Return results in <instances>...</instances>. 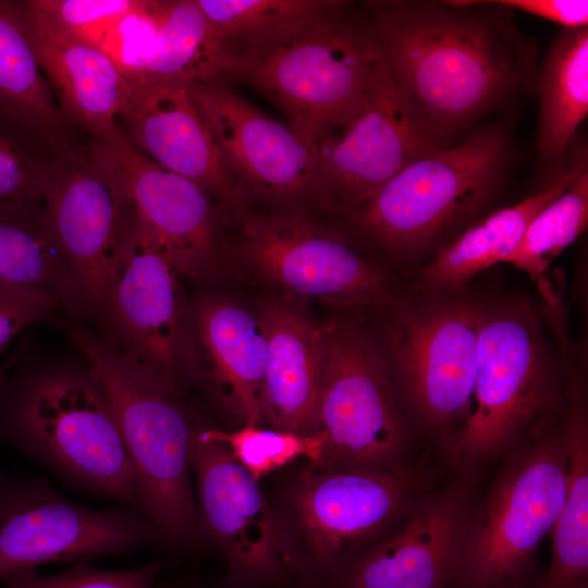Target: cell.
<instances>
[{
  "label": "cell",
  "instance_id": "cell-1",
  "mask_svg": "<svg viewBox=\"0 0 588 588\" xmlns=\"http://www.w3.org/2000/svg\"><path fill=\"white\" fill-rule=\"evenodd\" d=\"M369 34L422 136L437 148L537 87V46L490 0L373 1Z\"/></svg>",
  "mask_w": 588,
  "mask_h": 588
},
{
  "label": "cell",
  "instance_id": "cell-2",
  "mask_svg": "<svg viewBox=\"0 0 588 588\" xmlns=\"http://www.w3.org/2000/svg\"><path fill=\"white\" fill-rule=\"evenodd\" d=\"M343 1L335 10L248 46L230 57L219 76L256 88L318 146L365 103L378 49L365 19Z\"/></svg>",
  "mask_w": 588,
  "mask_h": 588
},
{
  "label": "cell",
  "instance_id": "cell-3",
  "mask_svg": "<svg viewBox=\"0 0 588 588\" xmlns=\"http://www.w3.org/2000/svg\"><path fill=\"white\" fill-rule=\"evenodd\" d=\"M0 440L64 481L144 515L113 414L87 369L5 375Z\"/></svg>",
  "mask_w": 588,
  "mask_h": 588
},
{
  "label": "cell",
  "instance_id": "cell-4",
  "mask_svg": "<svg viewBox=\"0 0 588 588\" xmlns=\"http://www.w3.org/2000/svg\"><path fill=\"white\" fill-rule=\"evenodd\" d=\"M510 152L504 126H482L460 145L413 161L347 212L393 257L434 255L479 219L504 181Z\"/></svg>",
  "mask_w": 588,
  "mask_h": 588
},
{
  "label": "cell",
  "instance_id": "cell-5",
  "mask_svg": "<svg viewBox=\"0 0 588 588\" xmlns=\"http://www.w3.org/2000/svg\"><path fill=\"white\" fill-rule=\"evenodd\" d=\"M69 333L113 414L144 515L166 542L188 543L197 528L191 481L195 425L180 393L90 331Z\"/></svg>",
  "mask_w": 588,
  "mask_h": 588
},
{
  "label": "cell",
  "instance_id": "cell-6",
  "mask_svg": "<svg viewBox=\"0 0 588 588\" xmlns=\"http://www.w3.org/2000/svg\"><path fill=\"white\" fill-rule=\"evenodd\" d=\"M413 476L390 469L307 466L273 511L290 572L335 580L346 565L404 513Z\"/></svg>",
  "mask_w": 588,
  "mask_h": 588
},
{
  "label": "cell",
  "instance_id": "cell-7",
  "mask_svg": "<svg viewBox=\"0 0 588 588\" xmlns=\"http://www.w3.org/2000/svg\"><path fill=\"white\" fill-rule=\"evenodd\" d=\"M551 367L539 321L527 303L481 304L473 408L453 437L458 461L507 446L549 401Z\"/></svg>",
  "mask_w": 588,
  "mask_h": 588
},
{
  "label": "cell",
  "instance_id": "cell-8",
  "mask_svg": "<svg viewBox=\"0 0 588 588\" xmlns=\"http://www.w3.org/2000/svg\"><path fill=\"white\" fill-rule=\"evenodd\" d=\"M565 430L516 461L468 519L453 588H514L559 516L566 492Z\"/></svg>",
  "mask_w": 588,
  "mask_h": 588
},
{
  "label": "cell",
  "instance_id": "cell-9",
  "mask_svg": "<svg viewBox=\"0 0 588 588\" xmlns=\"http://www.w3.org/2000/svg\"><path fill=\"white\" fill-rule=\"evenodd\" d=\"M166 542L127 507L90 509L45 479L0 474V580L49 563L88 562Z\"/></svg>",
  "mask_w": 588,
  "mask_h": 588
},
{
  "label": "cell",
  "instance_id": "cell-10",
  "mask_svg": "<svg viewBox=\"0 0 588 588\" xmlns=\"http://www.w3.org/2000/svg\"><path fill=\"white\" fill-rule=\"evenodd\" d=\"M387 359L365 335L331 322L322 360L317 432L324 446L317 469L399 466L406 427Z\"/></svg>",
  "mask_w": 588,
  "mask_h": 588
},
{
  "label": "cell",
  "instance_id": "cell-11",
  "mask_svg": "<svg viewBox=\"0 0 588 588\" xmlns=\"http://www.w3.org/2000/svg\"><path fill=\"white\" fill-rule=\"evenodd\" d=\"M42 213L65 259L74 306L102 309L133 209L121 184L90 146L50 163Z\"/></svg>",
  "mask_w": 588,
  "mask_h": 588
},
{
  "label": "cell",
  "instance_id": "cell-12",
  "mask_svg": "<svg viewBox=\"0 0 588 588\" xmlns=\"http://www.w3.org/2000/svg\"><path fill=\"white\" fill-rule=\"evenodd\" d=\"M480 315L477 302L434 299L405 307L391 329L390 358L403 392L436 430L463 425L471 412Z\"/></svg>",
  "mask_w": 588,
  "mask_h": 588
},
{
  "label": "cell",
  "instance_id": "cell-13",
  "mask_svg": "<svg viewBox=\"0 0 588 588\" xmlns=\"http://www.w3.org/2000/svg\"><path fill=\"white\" fill-rule=\"evenodd\" d=\"M101 310L135 364L177 393L195 377L193 321L180 274L134 216Z\"/></svg>",
  "mask_w": 588,
  "mask_h": 588
},
{
  "label": "cell",
  "instance_id": "cell-14",
  "mask_svg": "<svg viewBox=\"0 0 588 588\" xmlns=\"http://www.w3.org/2000/svg\"><path fill=\"white\" fill-rule=\"evenodd\" d=\"M189 93L244 201L324 200L315 144L265 114L220 76L191 82Z\"/></svg>",
  "mask_w": 588,
  "mask_h": 588
},
{
  "label": "cell",
  "instance_id": "cell-15",
  "mask_svg": "<svg viewBox=\"0 0 588 588\" xmlns=\"http://www.w3.org/2000/svg\"><path fill=\"white\" fill-rule=\"evenodd\" d=\"M244 257L267 281L293 295L336 306H369L389 298L383 270L338 234L294 213L247 217Z\"/></svg>",
  "mask_w": 588,
  "mask_h": 588
},
{
  "label": "cell",
  "instance_id": "cell-16",
  "mask_svg": "<svg viewBox=\"0 0 588 588\" xmlns=\"http://www.w3.org/2000/svg\"><path fill=\"white\" fill-rule=\"evenodd\" d=\"M437 150L417 128L378 51L364 106L317 146L323 199L348 211Z\"/></svg>",
  "mask_w": 588,
  "mask_h": 588
},
{
  "label": "cell",
  "instance_id": "cell-17",
  "mask_svg": "<svg viewBox=\"0 0 588 588\" xmlns=\"http://www.w3.org/2000/svg\"><path fill=\"white\" fill-rule=\"evenodd\" d=\"M191 465L204 531L223 552L230 577L259 585L284 583L289 568L279 526L256 480L221 442L195 426Z\"/></svg>",
  "mask_w": 588,
  "mask_h": 588
},
{
  "label": "cell",
  "instance_id": "cell-18",
  "mask_svg": "<svg viewBox=\"0 0 588 588\" xmlns=\"http://www.w3.org/2000/svg\"><path fill=\"white\" fill-rule=\"evenodd\" d=\"M91 147L121 184L136 224L180 277L215 275L219 235L213 199L194 182L155 163L128 139L120 145L97 140Z\"/></svg>",
  "mask_w": 588,
  "mask_h": 588
},
{
  "label": "cell",
  "instance_id": "cell-19",
  "mask_svg": "<svg viewBox=\"0 0 588 588\" xmlns=\"http://www.w3.org/2000/svg\"><path fill=\"white\" fill-rule=\"evenodd\" d=\"M119 119L126 124L135 148L155 163L194 182L222 206L238 209L244 205L192 99L189 83L130 81Z\"/></svg>",
  "mask_w": 588,
  "mask_h": 588
},
{
  "label": "cell",
  "instance_id": "cell-20",
  "mask_svg": "<svg viewBox=\"0 0 588 588\" xmlns=\"http://www.w3.org/2000/svg\"><path fill=\"white\" fill-rule=\"evenodd\" d=\"M397 528L340 573L341 588H446L461 560L468 515L460 493L414 506Z\"/></svg>",
  "mask_w": 588,
  "mask_h": 588
},
{
  "label": "cell",
  "instance_id": "cell-21",
  "mask_svg": "<svg viewBox=\"0 0 588 588\" xmlns=\"http://www.w3.org/2000/svg\"><path fill=\"white\" fill-rule=\"evenodd\" d=\"M39 65L62 110L98 142L120 145L127 138L118 119L130 94V81L101 48L69 37L16 1Z\"/></svg>",
  "mask_w": 588,
  "mask_h": 588
},
{
  "label": "cell",
  "instance_id": "cell-22",
  "mask_svg": "<svg viewBox=\"0 0 588 588\" xmlns=\"http://www.w3.org/2000/svg\"><path fill=\"white\" fill-rule=\"evenodd\" d=\"M192 321L195 377L245 425L260 426L268 358V335L261 316L211 297L197 304Z\"/></svg>",
  "mask_w": 588,
  "mask_h": 588
},
{
  "label": "cell",
  "instance_id": "cell-23",
  "mask_svg": "<svg viewBox=\"0 0 588 588\" xmlns=\"http://www.w3.org/2000/svg\"><path fill=\"white\" fill-rule=\"evenodd\" d=\"M259 315L268 335L261 390L262 420L273 429L317 432L318 400L327 333L292 306L273 303Z\"/></svg>",
  "mask_w": 588,
  "mask_h": 588
},
{
  "label": "cell",
  "instance_id": "cell-24",
  "mask_svg": "<svg viewBox=\"0 0 588 588\" xmlns=\"http://www.w3.org/2000/svg\"><path fill=\"white\" fill-rule=\"evenodd\" d=\"M585 168H588L587 155L581 151L541 191L471 223L420 269L422 283L438 292L458 290L478 272L503 262L531 220Z\"/></svg>",
  "mask_w": 588,
  "mask_h": 588
},
{
  "label": "cell",
  "instance_id": "cell-25",
  "mask_svg": "<svg viewBox=\"0 0 588 588\" xmlns=\"http://www.w3.org/2000/svg\"><path fill=\"white\" fill-rule=\"evenodd\" d=\"M137 48L120 65L127 79L191 83L219 76L220 56L196 0L148 1Z\"/></svg>",
  "mask_w": 588,
  "mask_h": 588
},
{
  "label": "cell",
  "instance_id": "cell-26",
  "mask_svg": "<svg viewBox=\"0 0 588 588\" xmlns=\"http://www.w3.org/2000/svg\"><path fill=\"white\" fill-rule=\"evenodd\" d=\"M0 120L25 134L58 142L60 112L19 13L0 0Z\"/></svg>",
  "mask_w": 588,
  "mask_h": 588
},
{
  "label": "cell",
  "instance_id": "cell-27",
  "mask_svg": "<svg viewBox=\"0 0 588 588\" xmlns=\"http://www.w3.org/2000/svg\"><path fill=\"white\" fill-rule=\"evenodd\" d=\"M537 86L538 154L549 166L566 152L588 112V27L560 33L548 51Z\"/></svg>",
  "mask_w": 588,
  "mask_h": 588
},
{
  "label": "cell",
  "instance_id": "cell-28",
  "mask_svg": "<svg viewBox=\"0 0 588 588\" xmlns=\"http://www.w3.org/2000/svg\"><path fill=\"white\" fill-rule=\"evenodd\" d=\"M564 430L566 492L551 529L552 563L538 588H588V425L584 402L575 390Z\"/></svg>",
  "mask_w": 588,
  "mask_h": 588
},
{
  "label": "cell",
  "instance_id": "cell-29",
  "mask_svg": "<svg viewBox=\"0 0 588 588\" xmlns=\"http://www.w3.org/2000/svg\"><path fill=\"white\" fill-rule=\"evenodd\" d=\"M0 285L47 292L74 305L65 259L42 210H0Z\"/></svg>",
  "mask_w": 588,
  "mask_h": 588
},
{
  "label": "cell",
  "instance_id": "cell-30",
  "mask_svg": "<svg viewBox=\"0 0 588 588\" xmlns=\"http://www.w3.org/2000/svg\"><path fill=\"white\" fill-rule=\"evenodd\" d=\"M216 39L220 69L231 54L274 34L327 14L336 0H196Z\"/></svg>",
  "mask_w": 588,
  "mask_h": 588
},
{
  "label": "cell",
  "instance_id": "cell-31",
  "mask_svg": "<svg viewBox=\"0 0 588 588\" xmlns=\"http://www.w3.org/2000/svg\"><path fill=\"white\" fill-rule=\"evenodd\" d=\"M588 168L531 220L515 249L503 262L541 275L549 265L587 228Z\"/></svg>",
  "mask_w": 588,
  "mask_h": 588
},
{
  "label": "cell",
  "instance_id": "cell-32",
  "mask_svg": "<svg viewBox=\"0 0 588 588\" xmlns=\"http://www.w3.org/2000/svg\"><path fill=\"white\" fill-rule=\"evenodd\" d=\"M201 431L206 437L223 443L233 458L258 481L298 457H305L310 466H316L324 446L320 432L301 434L254 425H245L235 431Z\"/></svg>",
  "mask_w": 588,
  "mask_h": 588
},
{
  "label": "cell",
  "instance_id": "cell-33",
  "mask_svg": "<svg viewBox=\"0 0 588 588\" xmlns=\"http://www.w3.org/2000/svg\"><path fill=\"white\" fill-rule=\"evenodd\" d=\"M142 0H27L28 7L52 27L103 50L117 28L144 11Z\"/></svg>",
  "mask_w": 588,
  "mask_h": 588
},
{
  "label": "cell",
  "instance_id": "cell-34",
  "mask_svg": "<svg viewBox=\"0 0 588 588\" xmlns=\"http://www.w3.org/2000/svg\"><path fill=\"white\" fill-rule=\"evenodd\" d=\"M19 128L0 120V210H42L50 163L32 151Z\"/></svg>",
  "mask_w": 588,
  "mask_h": 588
},
{
  "label": "cell",
  "instance_id": "cell-35",
  "mask_svg": "<svg viewBox=\"0 0 588 588\" xmlns=\"http://www.w3.org/2000/svg\"><path fill=\"white\" fill-rule=\"evenodd\" d=\"M162 563L150 561L131 569H102L88 562L50 576L29 571L9 576L1 581L4 588H155Z\"/></svg>",
  "mask_w": 588,
  "mask_h": 588
},
{
  "label": "cell",
  "instance_id": "cell-36",
  "mask_svg": "<svg viewBox=\"0 0 588 588\" xmlns=\"http://www.w3.org/2000/svg\"><path fill=\"white\" fill-rule=\"evenodd\" d=\"M57 302L47 292L0 285V353L20 332L44 318Z\"/></svg>",
  "mask_w": 588,
  "mask_h": 588
},
{
  "label": "cell",
  "instance_id": "cell-37",
  "mask_svg": "<svg viewBox=\"0 0 588 588\" xmlns=\"http://www.w3.org/2000/svg\"><path fill=\"white\" fill-rule=\"evenodd\" d=\"M490 2L554 22L564 29L583 28L588 25L587 0H490Z\"/></svg>",
  "mask_w": 588,
  "mask_h": 588
},
{
  "label": "cell",
  "instance_id": "cell-38",
  "mask_svg": "<svg viewBox=\"0 0 588 588\" xmlns=\"http://www.w3.org/2000/svg\"><path fill=\"white\" fill-rule=\"evenodd\" d=\"M13 363V359L5 362L4 364L0 365V384L2 380L4 379L5 375L8 373L9 369L11 368Z\"/></svg>",
  "mask_w": 588,
  "mask_h": 588
},
{
  "label": "cell",
  "instance_id": "cell-39",
  "mask_svg": "<svg viewBox=\"0 0 588 588\" xmlns=\"http://www.w3.org/2000/svg\"><path fill=\"white\" fill-rule=\"evenodd\" d=\"M171 588H198L196 587L195 585H191V584H180V585H175Z\"/></svg>",
  "mask_w": 588,
  "mask_h": 588
}]
</instances>
